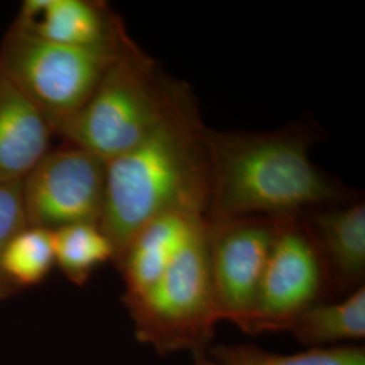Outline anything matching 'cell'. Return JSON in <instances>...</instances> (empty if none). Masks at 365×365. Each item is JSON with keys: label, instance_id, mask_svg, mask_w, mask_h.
Here are the masks:
<instances>
[{"label": "cell", "instance_id": "cell-2", "mask_svg": "<svg viewBox=\"0 0 365 365\" xmlns=\"http://www.w3.org/2000/svg\"><path fill=\"white\" fill-rule=\"evenodd\" d=\"M210 163L207 221L303 215L346 192L314 165L304 131L222 133L206 128Z\"/></svg>", "mask_w": 365, "mask_h": 365}, {"label": "cell", "instance_id": "cell-13", "mask_svg": "<svg viewBox=\"0 0 365 365\" xmlns=\"http://www.w3.org/2000/svg\"><path fill=\"white\" fill-rule=\"evenodd\" d=\"M307 348H331L365 339V288L336 302H319L307 309L289 329Z\"/></svg>", "mask_w": 365, "mask_h": 365}, {"label": "cell", "instance_id": "cell-10", "mask_svg": "<svg viewBox=\"0 0 365 365\" xmlns=\"http://www.w3.org/2000/svg\"><path fill=\"white\" fill-rule=\"evenodd\" d=\"M319 253L329 291L348 295L364 286L365 205L357 200L300 215Z\"/></svg>", "mask_w": 365, "mask_h": 365}, {"label": "cell", "instance_id": "cell-5", "mask_svg": "<svg viewBox=\"0 0 365 365\" xmlns=\"http://www.w3.org/2000/svg\"><path fill=\"white\" fill-rule=\"evenodd\" d=\"M131 42L78 48L36 38L11 26L0 45V72L38 107L56 133L87 103L107 69Z\"/></svg>", "mask_w": 365, "mask_h": 365}, {"label": "cell", "instance_id": "cell-4", "mask_svg": "<svg viewBox=\"0 0 365 365\" xmlns=\"http://www.w3.org/2000/svg\"><path fill=\"white\" fill-rule=\"evenodd\" d=\"M125 304L137 339L158 354H197L209 348L221 321L210 276L206 220L165 272Z\"/></svg>", "mask_w": 365, "mask_h": 365}, {"label": "cell", "instance_id": "cell-15", "mask_svg": "<svg viewBox=\"0 0 365 365\" xmlns=\"http://www.w3.org/2000/svg\"><path fill=\"white\" fill-rule=\"evenodd\" d=\"M54 262L69 280L83 286L92 272L108 260L114 250L99 225L76 223L53 230Z\"/></svg>", "mask_w": 365, "mask_h": 365}, {"label": "cell", "instance_id": "cell-7", "mask_svg": "<svg viewBox=\"0 0 365 365\" xmlns=\"http://www.w3.org/2000/svg\"><path fill=\"white\" fill-rule=\"evenodd\" d=\"M276 217L206 220L210 276L220 321L252 334L261 279L272 248Z\"/></svg>", "mask_w": 365, "mask_h": 365}, {"label": "cell", "instance_id": "cell-12", "mask_svg": "<svg viewBox=\"0 0 365 365\" xmlns=\"http://www.w3.org/2000/svg\"><path fill=\"white\" fill-rule=\"evenodd\" d=\"M205 217L192 212H168L148 222L125 250L118 267L123 274L125 300L150 287L176 259Z\"/></svg>", "mask_w": 365, "mask_h": 365}, {"label": "cell", "instance_id": "cell-17", "mask_svg": "<svg viewBox=\"0 0 365 365\" xmlns=\"http://www.w3.org/2000/svg\"><path fill=\"white\" fill-rule=\"evenodd\" d=\"M27 227L24 203V182L0 184V297L10 292L13 286L1 269V259L15 235Z\"/></svg>", "mask_w": 365, "mask_h": 365}, {"label": "cell", "instance_id": "cell-1", "mask_svg": "<svg viewBox=\"0 0 365 365\" xmlns=\"http://www.w3.org/2000/svg\"><path fill=\"white\" fill-rule=\"evenodd\" d=\"M205 133L190 96L141 143L106 163L99 227L117 265L148 222L176 211L206 215L210 163Z\"/></svg>", "mask_w": 365, "mask_h": 365}, {"label": "cell", "instance_id": "cell-8", "mask_svg": "<svg viewBox=\"0 0 365 365\" xmlns=\"http://www.w3.org/2000/svg\"><path fill=\"white\" fill-rule=\"evenodd\" d=\"M106 191V161L66 144L49 150L24 180L27 226L56 230L76 223L99 225Z\"/></svg>", "mask_w": 365, "mask_h": 365}, {"label": "cell", "instance_id": "cell-11", "mask_svg": "<svg viewBox=\"0 0 365 365\" xmlns=\"http://www.w3.org/2000/svg\"><path fill=\"white\" fill-rule=\"evenodd\" d=\"M43 113L0 72V184L24 182L51 150Z\"/></svg>", "mask_w": 365, "mask_h": 365}, {"label": "cell", "instance_id": "cell-6", "mask_svg": "<svg viewBox=\"0 0 365 365\" xmlns=\"http://www.w3.org/2000/svg\"><path fill=\"white\" fill-rule=\"evenodd\" d=\"M327 291L324 264L302 217H276V233L261 279L252 336L289 331L302 314L322 302Z\"/></svg>", "mask_w": 365, "mask_h": 365}, {"label": "cell", "instance_id": "cell-9", "mask_svg": "<svg viewBox=\"0 0 365 365\" xmlns=\"http://www.w3.org/2000/svg\"><path fill=\"white\" fill-rule=\"evenodd\" d=\"M13 27L36 38L78 48H113L130 39L108 4L92 0H26Z\"/></svg>", "mask_w": 365, "mask_h": 365}, {"label": "cell", "instance_id": "cell-3", "mask_svg": "<svg viewBox=\"0 0 365 365\" xmlns=\"http://www.w3.org/2000/svg\"><path fill=\"white\" fill-rule=\"evenodd\" d=\"M190 96L187 86L167 78L133 41L54 134L107 163L141 143Z\"/></svg>", "mask_w": 365, "mask_h": 365}, {"label": "cell", "instance_id": "cell-14", "mask_svg": "<svg viewBox=\"0 0 365 365\" xmlns=\"http://www.w3.org/2000/svg\"><path fill=\"white\" fill-rule=\"evenodd\" d=\"M191 365H365L364 346L307 348L299 353L267 351L255 344L210 345Z\"/></svg>", "mask_w": 365, "mask_h": 365}, {"label": "cell", "instance_id": "cell-16", "mask_svg": "<svg viewBox=\"0 0 365 365\" xmlns=\"http://www.w3.org/2000/svg\"><path fill=\"white\" fill-rule=\"evenodd\" d=\"M53 264V230L27 226L7 245L1 269L13 287L33 286L49 274Z\"/></svg>", "mask_w": 365, "mask_h": 365}]
</instances>
